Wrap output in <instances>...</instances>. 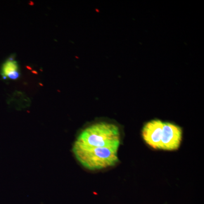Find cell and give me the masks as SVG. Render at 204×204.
<instances>
[{
    "mask_svg": "<svg viewBox=\"0 0 204 204\" xmlns=\"http://www.w3.org/2000/svg\"><path fill=\"white\" fill-rule=\"evenodd\" d=\"M163 122L153 120L146 124L142 130L143 138L151 147L160 149Z\"/></svg>",
    "mask_w": 204,
    "mask_h": 204,
    "instance_id": "277c9868",
    "label": "cell"
},
{
    "mask_svg": "<svg viewBox=\"0 0 204 204\" xmlns=\"http://www.w3.org/2000/svg\"><path fill=\"white\" fill-rule=\"evenodd\" d=\"M120 134L118 127L112 124L99 123L83 130L74 145L87 147H108L118 150Z\"/></svg>",
    "mask_w": 204,
    "mask_h": 204,
    "instance_id": "6da1fadb",
    "label": "cell"
},
{
    "mask_svg": "<svg viewBox=\"0 0 204 204\" xmlns=\"http://www.w3.org/2000/svg\"><path fill=\"white\" fill-rule=\"evenodd\" d=\"M73 152L77 161L89 170H99L116 165L118 150L108 147H87L73 145Z\"/></svg>",
    "mask_w": 204,
    "mask_h": 204,
    "instance_id": "7a4b0ae2",
    "label": "cell"
},
{
    "mask_svg": "<svg viewBox=\"0 0 204 204\" xmlns=\"http://www.w3.org/2000/svg\"><path fill=\"white\" fill-rule=\"evenodd\" d=\"M182 138V128L170 123H163L160 149L175 150L177 149Z\"/></svg>",
    "mask_w": 204,
    "mask_h": 204,
    "instance_id": "3957f363",
    "label": "cell"
},
{
    "mask_svg": "<svg viewBox=\"0 0 204 204\" xmlns=\"http://www.w3.org/2000/svg\"><path fill=\"white\" fill-rule=\"evenodd\" d=\"M19 67L16 61L13 57H10L2 65L1 68V75L4 79L10 78L16 80L19 77Z\"/></svg>",
    "mask_w": 204,
    "mask_h": 204,
    "instance_id": "5b68a950",
    "label": "cell"
}]
</instances>
